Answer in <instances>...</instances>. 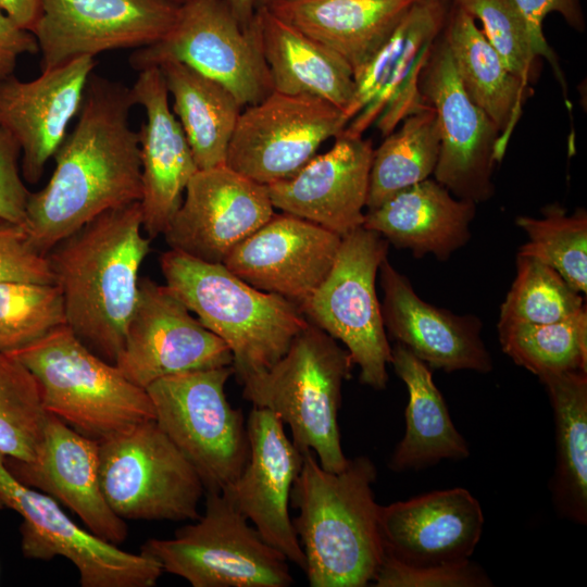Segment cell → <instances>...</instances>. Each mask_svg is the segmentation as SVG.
I'll list each match as a JSON object with an SVG mask.
<instances>
[{"label": "cell", "mask_w": 587, "mask_h": 587, "mask_svg": "<svg viewBox=\"0 0 587 587\" xmlns=\"http://www.w3.org/2000/svg\"><path fill=\"white\" fill-rule=\"evenodd\" d=\"M134 105L130 88L90 74L76 125L53 155L50 179L28 198L23 226L41 254L100 214L140 201L139 139L129 122Z\"/></svg>", "instance_id": "cell-1"}, {"label": "cell", "mask_w": 587, "mask_h": 587, "mask_svg": "<svg viewBox=\"0 0 587 587\" xmlns=\"http://www.w3.org/2000/svg\"><path fill=\"white\" fill-rule=\"evenodd\" d=\"M139 201L107 211L57 243L47 258L66 325L93 353L115 363L150 252Z\"/></svg>", "instance_id": "cell-2"}, {"label": "cell", "mask_w": 587, "mask_h": 587, "mask_svg": "<svg viewBox=\"0 0 587 587\" xmlns=\"http://www.w3.org/2000/svg\"><path fill=\"white\" fill-rule=\"evenodd\" d=\"M290 492L298 514L292 525L305 555L311 587L372 585L384 557L374 462L348 459L339 472L324 470L305 451Z\"/></svg>", "instance_id": "cell-3"}, {"label": "cell", "mask_w": 587, "mask_h": 587, "mask_svg": "<svg viewBox=\"0 0 587 587\" xmlns=\"http://www.w3.org/2000/svg\"><path fill=\"white\" fill-rule=\"evenodd\" d=\"M160 268L172 292L229 348L239 383L271 367L309 325L298 304L252 287L223 263L170 249Z\"/></svg>", "instance_id": "cell-4"}, {"label": "cell", "mask_w": 587, "mask_h": 587, "mask_svg": "<svg viewBox=\"0 0 587 587\" xmlns=\"http://www.w3.org/2000/svg\"><path fill=\"white\" fill-rule=\"evenodd\" d=\"M352 365L348 350L309 322L277 362L240 383L242 397L277 414L301 453L312 451L324 470L339 472L348 459L341 448L338 411L342 383Z\"/></svg>", "instance_id": "cell-5"}, {"label": "cell", "mask_w": 587, "mask_h": 587, "mask_svg": "<svg viewBox=\"0 0 587 587\" xmlns=\"http://www.w3.org/2000/svg\"><path fill=\"white\" fill-rule=\"evenodd\" d=\"M11 354L37 379L47 411L87 437L101 440L155 419L147 390L93 353L67 325Z\"/></svg>", "instance_id": "cell-6"}, {"label": "cell", "mask_w": 587, "mask_h": 587, "mask_svg": "<svg viewBox=\"0 0 587 587\" xmlns=\"http://www.w3.org/2000/svg\"><path fill=\"white\" fill-rule=\"evenodd\" d=\"M204 514L140 552L193 587H289L288 560L249 525L226 491H205Z\"/></svg>", "instance_id": "cell-7"}, {"label": "cell", "mask_w": 587, "mask_h": 587, "mask_svg": "<svg viewBox=\"0 0 587 587\" xmlns=\"http://www.w3.org/2000/svg\"><path fill=\"white\" fill-rule=\"evenodd\" d=\"M232 374V365L189 371L146 388L154 421L193 466L204 491L232 486L250 455L243 413L229 404L225 394Z\"/></svg>", "instance_id": "cell-8"}, {"label": "cell", "mask_w": 587, "mask_h": 587, "mask_svg": "<svg viewBox=\"0 0 587 587\" xmlns=\"http://www.w3.org/2000/svg\"><path fill=\"white\" fill-rule=\"evenodd\" d=\"M389 242L363 226L341 239L334 264L300 310L307 320L340 340L360 367V383L386 388L391 347L376 294V276Z\"/></svg>", "instance_id": "cell-9"}, {"label": "cell", "mask_w": 587, "mask_h": 587, "mask_svg": "<svg viewBox=\"0 0 587 587\" xmlns=\"http://www.w3.org/2000/svg\"><path fill=\"white\" fill-rule=\"evenodd\" d=\"M99 441L103 496L123 520L195 521L203 484L154 420Z\"/></svg>", "instance_id": "cell-10"}, {"label": "cell", "mask_w": 587, "mask_h": 587, "mask_svg": "<svg viewBox=\"0 0 587 587\" xmlns=\"http://www.w3.org/2000/svg\"><path fill=\"white\" fill-rule=\"evenodd\" d=\"M165 61L182 62L222 84L242 108L273 91L254 23L242 27L224 0H188L159 41L129 57L138 72Z\"/></svg>", "instance_id": "cell-11"}, {"label": "cell", "mask_w": 587, "mask_h": 587, "mask_svg": "<svg viewBox=\"0 0 587 587\" xmlns=\"http://www.w3.org/2000/svg\"><path fill=\"white\" fill-rule=\"evenodd\" d=\"M450 0H417L395 32L353 76L354 93L342 130L362 136L373 124L383 137L408 116L428 110L421 76L441 35Z\"/></svg>", "instance_id": "cell-12"}, {"label": "cell", "mask_w": 587, "mask_h": 587, "mask_svg": "<svg viewBox=\"0 0 587 587\" xmlns=\"http://www.w3.org/2000/svg\"><path fill=\"white\" fill-rule=\"evenodd\" d=\"M0 497L23 519L21 550L25 558L63 557L77 569L83 587H152L163 573L143 553H130L77 525L50 496L18 482L0 453Z\"/></svg>", "instance_id": "cell-13"}, {"label": "cell", "mask_w": 587, "mask_h": 587, "mask_svg": "<svg viewBox=\"0 0 587 587\" xmlns=\"http://www.w3.org/2000/svg\"><path fill=\"white\" fill-rule=\"evenodd\" d=\"M347 124L342 111L324 99L272 91L242 108L226 165L267 186L298 172Z\"/></svg>", "instance_id": "cell-14"}, {"label": "cell", "mask_w": 587, "mask_h": 587, "mask_svg": "<svg viewBox=\"0 0 587 587\" xmlns=\"http://www.w3.org/2000/svg\"><path fill=\"white\" fill-rule=\"evenodd\" d=\"M421 90L433 107L440 148L434 179L454 197L477 203L495 192L492 173L500 134L465 92L441 35L421 76Z\"/></svg>", "instance_id": "cell-15"}, {"label": "cell", "mask_w": 587, "mask_h": 587, "mask_svg": "<svg viewBox=\"0 0 587 587\" xmlns=\"http://www.w3.org/2000/svg\"><path fill=\"white\" fill-rule=\"evenodd\" d=\"M114 364L146 389L168 375L232 365L233 355L166 285L145 277Z\"/></svg>", "instance_id": "cell-16"}, {"label": "cell", "mask_w": 587, "mask_h": 587, "mask_svg": "<svg viewBox=\"0 0 587 587\" xmlns=\"http://www.w3.org/2000/svg\"><path fill=\"white\" fill-rule=\"evenodd\" d=\"M179 7L170 0H42L41 16L32 29L40 70L152 45L172 28Z\"/></svg>", "instance_id": "cell-17"}, {"label": "cell", "mask_w": 587, "mask_h": 587, "mask_svg": "<svg viewBox=\"0 0 587 587\" xmlns=\"http://www.w3.org/2000/svg\"><path fill=\"white\" fill-rule=\"evenodd\" d=\"M163 233L170 249L223 263L274 214L267 188L226 164L198 170Z\"/></svg>", "instance_id": "cell-18"}, {"label": "cell", "mask_w": 587, "mask_h": 587, "mask_svg": "<svg viewBox=\"0 0 587 587\" xmlns=\"http://www.w3.org/2000/svg\"><path fill=\"white\" fill-rule=\"evenodd\" d=\"M246 423L249 460L237 480L223 491L266 542L304 572L305 555L288 509L303 454L287 437L283 421L274 412L253 407Z\"/></svg>", "instance_id": "cell-19"}, {"label": "cell", "mask_w": 587, "mask_h": 587, "mask_svg": "<svg viewBox=\"0 0 587 587\" xmlns=\"http://www.w3.org/2000/svg\"><path fill=\"white\" fill-rule=\"evenodd\" d=\"M341 239L308 220L274 213L223 264L252 287L300 305L327 276Z\"/></svg>", "instance_id": "cell-20"}, {"label": "cell", "mask_w": 587, "mask_h": 587, "mask_svg": "<svg viewBox=\"0 0 587 587\" xmlns=\"http://www.w3.org/2000/svg\"><path fill=\"white\" fill-rule=\"evenodd\" d=\"M92 57L65 62L28 82L13 75L0 80V127L21 147L23 179L36 184L47 162L77 116L87 80L93 72Z\"/></svg>", "instance_id": "cell-21"}, {"label": "cell", "mask_w": 587, "mask_h": 587, "mask_svg": "<svg viewBox=\"0 0 587 587\" xmlns=\"http://www.w3.org/2000/svg\"><path fill=\"white\" fill-rule=\"evenodd\" d=\"M98 450V440L76 432L50 414L34 460L4 457V464L18 482L70 509L91 533L121 545L127 538L128 527L103 496Z\"/></svg>", "instance_id": "cell-22"}, {"label": "cell", "mask_w": 587, "mask_h": 587, "mask_svg": "<svg viewBox=\"0 0 587 587\" xmlns=\"http://www.w3.org/2000/svg\"><path fill=\"white\" fill-rule=\"evenodd\" d=\"M373 153L371 140L341 132L328 151L266 186L273 207L346 236L364 222Z\"/></svg>", "instance_id": "cell-23"}, {"label": "cell", "mask_w": 587, "mask_h": 587, "mask_svg": "<svg viewBox=\"0 0 587 587\" xmlns=\"http://www.w3.org/2000/svg\"><path fill=\"white\" fill-rule=\"evenodd\" d=\"M485 519L465 488L434 490L379 508L384 554L413 566L469 560Z\"/></svg>", "instance_id": "cell-24"}, {"label": "cell", "mask_w": 587, "mask_h": 587, "mask_svg": "<svg viewBox=\"0 0 587 587\" xmlns=\"http://www.w3.org/2000/svg\"><path fill=\"white\" fill-rule=\"evenodd\" d=\"M378 272L384 292L380 311L387 336L429 367L447 373L492 371V359L482 338L483 324L477 316L459 315L426 302L388 259Z\"/></svg>", "instance_id": "cell-25"}, {"label": "cell", "mask_w": 587, "mask_h": 587, "mask_svg": "<svg viewBox=\"0 0 587 587\" xmlns=\"http://www.w3.org/2000/svg\"><path fill=\"white\" fill-rule=\"evenodd\" d=\"M146 121L138 130L141 166L142 227L150 239L163 235L198 171L184 130L170 108L164 76L158 66L139 71L130 88Z\"/></svg>", "instance_id": "cell-26"}, {"label": "cell", "mask_w": 587, "mask_h": 587, "mask_svg": "<svg viewBox=\"0 0 587 587\" xmlns=\"http://www.w3.org/2000/svg\"><path fill=\"white\" fill-rule=\"evenodd\" d=\"M476 205L427 178L367 210L362 226L416 259L432 254L446 261L470 241Z\"/></svg>", "instance_id": "cell-27"}, {"label": "cell", "mask_w": 587, "mask_h": 587, "mask_svg": "<svg viewBox=\"0 0 587 587\" xmlns=\"http://www.w3.org/2000/svg\"><path fill=\"white\" fill-rule=\"evenodd\" d=\"M417 0H274L264 7L326 46L353 76L395 32Z\"/></svg>", "instance_id": "cell-28"}, {"label": "cell", "mask_w": 587, "mask_h": 587, "mask_svg": "<svg viewBox=\"0 0 587 587\" xmlns=\"http://www.w3.org/2000/svg\"><path fill=\"white\" fill-rule=\"evenodd\" d=\"M253 23L273 91L317 97L346 111L355 85L342 58L264 5L257 7Z\"/></svg>", "instance_id": "cell-29"}, {"label": "cell", "mask_w": 587, "mask_h": 587, "mask_svg": "<svg viewBox=\"0 0 587 587\" xmlns=\"http://www.w3.org/2000/svg\"><path fill=\"white\" fill-rule=\"evenodd\" d=\"M397 376L408 389L405 432L388 466L394 472L419 471L442 460L469 458L470 448L455 428L430 367L400 344L391 348Z\"/></svg>", "instance_id": "cell-30"}, {"label": "cell", "mask_w": 587, "mask_h": 587, "mask_svg": "<svg viewBox=\"0 0 587 587\" xmlns=\"http://www.w3.org/2000/svg\"><path fill=\"white\" fill-rule=\"evenodd\" d=\"M450 2L442 37L465 92L499 130L498 157L501 161L522 115L527 86L505 67L476 26L475 18Z\"/></svg>", "instance_id": "cell-31"}, {"label": "cell", "mask_w": 587, "mask_h": 587, "mask_svg": "<svg viewBox=\"0 0 587 587\" xmlns=\"http://www.w3.org/2000/svg\"><path fill=\"white\" fill-rule=\"evenodd\" d=\"M554 420L555 466L549 483L553 507L563 519L587 524V372L538 377Z\"/></svg>", "instance_id": "cell-32"}, {"label": "cell", "mask_w": 587, "mask_h": 587, "mask_svg": "<svg viewBox=\"0 0 587 587\" xmlns=\"http://www.w3.org/2000/svg\"><path fill=\"white\" fill-rule=\"evenodd\" d=\"M158 67L198 170L226 164L242 105L222 84L182 62L165 61Z\"/></svg>", "instance_id": "cell-33"}, {"label": "cell", "mask_w": 587, "mask_h": 587, "mask_svg": "<svg viewBox=\"0 0 587 587\" xmlns=\"http://www.w3.org/2000/svg\"><path fill=\"white\" fill-rule=\"evenodd\" d=\"M374 149L366 200L367 210L434 173L440 148L433 107L405 117Z\"/></svg>", "instance_id": "cell-34"}, {"label": "cell", "mask_w": 587, "mask_h": 587, "mask_svg": "<svg viewBox=\"0 0 587 587\" xmlns=\"http://www.w3.org/2000/svg\"><path fill=\"white\" fill-rule=\"evenodd\" d=\"M502 351L537 377L587 372V309L548 324L498 323Z\"/></svg>", "instance_id": "cell-35"}, {"label": "cell", "mask_w": 587, "mask_h": 587, "mask_svg": "<svg viewBox=\"0 0 587 587\" xmlns=\"http://www.w3.org/2000/svg\"><path fill=\"white\" fill-rule=\"evenodd\" d=\"M542 217L521 215L515 224L527 242L519 255L535 258L555 270L573 288L587 292V212L577 208L569 214L559 203L546 205Z\"/></svg>", "instance_id": "cell-36"}, {"label": "cell", "mask_w": 587, "mask_h": 587, "mask_svg": "<svg viewBox=\"0 0 587 587\" xmlns=\"http://www.w3.org/2000/svg\"><path fill=\"white\" fill-rule=\"evenodd\" d=\"M49 415L32 372L14 355L0 353V453L34 460Z\"/></svg>", "instance_id": "cell-37"}, {"label": "cell", "mask_w": 587, "mask_h": 587, "mask_svg": "<svg viewBox=\"0 0 587 587\" xmlns=\"http://www.w3.org/2000/svg\"><path fill=\"white\" fill-rule=\"evenodd\" d=\"M584 308L583 294L555 270L517 254L516 276L501 304L498 323L548 324L569 319Z\"/></svg>", "instance_id": "cell-38"}, {"label": "cell", "mask_w": 587, "mask_h": 587, "mask_svg": "<svg viewBox=\"0 0 587 587\" xmlns=\"http://www.w3.org/2000/svg\"><path fill=\"white\" fill-rule=\"evenodd\" d=\"M66 325L55 283L0 280V353H14Z\"/></svg>", "instance_id": "cell-39"}, {"label": "cell", "mask_w": 587, "mask_h": 587, "mask_svg": "<svg viewBox=\"0 0 587 587\" xmlns=\"http://www.w3.org/2000/svg\"><path fill=\"white\" fill-rule=\"evenodd\" d=\"M483 24V34L505 67L528 85L536 54L524 16L514 0H451Z\"/></svg>", "instance_id": "cell-40"}, {"label": "cell", "mask_w": 587, "mask_h": 587, "mask_svg": "<svg viewBox=\"0 0 587 587\" xmlns=\"http://www.w3.org/2000/svg\"><path fill=\"white\" fill-rule=\"evenodd\" d=\"M375 587H489L486 572L470 559L454 563L413 566L383 557L372 583Z\"/></svg>", "instance_id": "cell-41"}, {"label": "cell", "mask_w": 587, "mask_h": 587, "mask_svg": "<svg viewBox=\"0 0 587 587\" xmlns=\"http://www.w3.org/2000/svg\"><path fill=\"white\" fill-rule=\"evenodd\" d=\"M0 280L54 283L47 255L33 247L24 226L1 217Z\"/></svg>", "instance_id": "cell-42"}, {"label": "cell", "mask_w": 587, "mask_h": 587, "mask_svg": "<svg viewBox=\"0 0 587 587\" xmlns=\"http://www.w3.org/2000/svg\"><path fill=\"white\" fill-rule=\"evenodd\" d=\"M514 2L526 21L536 54L544 57L550 63L560 84L565 89L563 74L555 54L545 38L542 24L547 15L555 12L573 29L584 33L586 21L580 0H514Z\"/></svg>", "instance_id": "cell-43"}, {"label": "cell", "mask_w": 587, "mask_h": 587, "mask_svg": "<svg viewBox=\"0 0 587 587\" xmlns=\"http://www.w3.org/2000/svg\"><path fill=\"white\" fill-rule=\"evenodd\" d=\"M20 158L18 142L0 127V217L23 225L30 192L20 171Z\"/></svg>", "instance_id": "cell-44"}, {"label": "cell", "mask_w": 587, "mask_h": 587, "mask_svg": "<svg viewBox=\"0 0 587 587\" xmlns=\"http://www.w3.org/2000/svg\"><path fill=\"white\" fill-rule=\"evenodd\" d=\"M38 51L34 34L20 27L0 9V80L14 74L20 55Z\"/></svg>", "instance_id": "cell-45"}, {"label": "cell", "mask_w": 587, "mask_h": 587, "mask_svg": "<svg viewBox=\"0 0 587 587\" xmlns=\"http://www.w3.org/2000/svg\"><path fill=\"white\" fill-rule=\"evenodd\" d=\"M0 9L20 27L30 30L42 13V0H0Z\"/></svg>", "instance_id": "cell-46"}, {"label": "cell", "mask_w": 587, "mask_h": 587, "mask_svg": "<svg viewBox=\"0 0 587 587\" xmlns=\"http://www.w3.org/2000/svg\"><path fill=\"white\" fill-rule=\"evenodd\" d=\"M234 16L245 28L250 27L253 22L257 4L255 0H224Z\"/></svg>", "instance_id": "cell-47"}, {"label": "cell", "mask_w": 587, "mask_h": 587, "mask_svg": "<svg viewBox=\"0 0 587 587\" xmlns=\"http://www.w3.org/2000/svg\"><path fill=\"white\" fill-rule=\"evenodd\" d=\"M272 1H274V0H255V4H257V7H260V5H265V4H267V3L272 2Z\"/></svg>", "instance_id": "cell-48"}, {"label": "cell", "mask_w": 587, "mask_h": 587, "mask_svg": "<svg viewBox=\"0 0 587 587\" xmlns=\"http://www.w3.org/2000/svg\"><path fill=\"white\" fill-rule=\"evenodd\" d=\"M170 1H172V2H174V3H176V4H178V5H182V4H184L185 2H187L188 0H170Z\"/></svg>", "instance_id": "cell-49"}, {"label": "cell", "mask_w": 587, "mask_h": 587, "mask_svg": "<svg viewBox=\"0 0 587 587\" xmlns=\"http://www.w3.org/2000/svg\"><path fill=\"white\" fill-rule=\"evenodd\" d=\"M7 508L5 504H4V501L2 500V498L0 497V511L2 509Z\"/></svg>", "instance_id": "cell-50"}]
</instances>
